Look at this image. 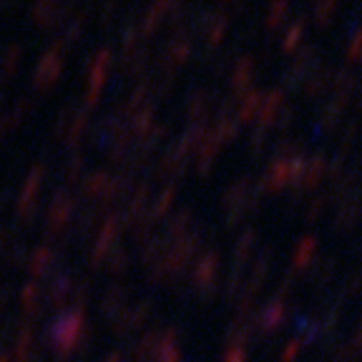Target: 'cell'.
<instances>
[{
    "label": "cell",
    "mask_w": 362,
    "mask_h": 362,
    "mask_svg": "<svg viewBox=\"0 0 362 362\" xmlns=\"http://www.w3.org/2000/svg\"><path fill=\"white\" fill-rule=\"evenodd\" d=\"M61 70H63V56H61V48H53V51H48L46 56H43V61L38 63V68H35L33 73V81L35 86H51L56 78L61 76Z\"/></svg>",
    "instance_id": "obj_1"
},
{
    "label": "cell",
    "mask_w": 362,
    "mask_h": 362,
    "mask_svg": "<svg viewBox=\"0 0 362 362\" xmlns=\"http://www.w3.org/2000/svg\"><path fill=\"white\" fill-rule=\"evenodd\" d=\"M108 61H111L108 51H104L101 56H96V58H94V70H91V86H88V94H86L88 104H96V99H99V91L104 88V81H106V68H108Z\"/></svg>",
    "instance_id": "obj_2"
},
{
    "label": "cell",
    "mask_w": 362,
    "mask_h": 362,
    "mask_svg": "<svg viewBox=\"0 0 362 362\" xmlns=\"http://www.w3.org/2000/svg\"><path fill=\"white\" fill-rule=\"evenodd\" d=\"M282 106H285V99H282L280 91H272V94H267L262 99V106H259V121L269 123L272 118L277 116V111H280Z\"/></svg>",
    "instance_id": "obj_3"
},
{
    "label": "cell",
    "mask_w": 362,
    "mask_h": 362,
    "mask_svg": "<svg viewBox=\"0 0 362 362\" xmlns=\"http://www.w3.org/2000/svg\"><path fill=\"white\" fill-rule=\"evenodd\" d=\"M251 76H254V61L251 58H244L239 65H237V70H234V88H246L251 81Z\"/></svg>",
    "instance_id": "obj_4"
},
{
    "label": "cell",
    "mask_w": 362,
    "mask_h": 362,
    "mask_svg": "<svg viewBox=\"0 0 362 362\" xmlns=\"http://www.w3.org/2000/svg\"><path fill=\"white\" fill-rule=\"evenodd\" d=\"M61 8L56 6V0H38L33 6V18L38 23H51V18L58 13Z\"/></svg>",
    "instance_id": "obj_5"
},
{
    "label": "cell",
    "mask_w": 362,
    "mask_h": 362,
    "mask_svg": "<svg viewBox=\"0 0 362 362\" xmlns=\"http://www.w3.org/2000/svg\"><path fill=\"white\" fill-rule=\"evenodd\" d=\"M189 53H192V43L184 41V38H176V41L169 43V51H166V56H169L171 63H184V61L189 58Z\"/></svg>",
    "instance_id": "obj_6"
},
{
    "label": "cell",
    "mask_w": 362,
    "mask_h": 362,
    "mask_svg": "<svg viewBox=\"0 0 362 362\" xmlns=\"http://www.w3.org/2000/svg\"><path fill=\"white\" fill-rule=\"evenodd\" d=\"M339 11V0H320L315 8V18L320 25H327L332 20V15Z\"/></svg>",
    "instance_id": "obj_7"
},
{
    "label": "cell",
    "mask_w": 362,
    "mask_h": 362,
    "mask_svg": "<svg viewBox=\"0 0 362 362\" xmlns=\"http://www.w3.org/2000/svg\"><path fill=\"white\" fill-rule=\"evenodd\" d=\"M304 28H307V23H304V18H297V20L292 23V28L287 30V35H285V46H282V48H285V51H292V48L299 43V38L304 35Z\"/></svg>",
    "instance_id": "obj_8"
},
{
    "label": "cell",
    "mask_w": 362,
    "mask_h": 362,
    "mask_svg": "<svg viewBox=\"0 0 362 362\" xmlns=\"http://www.w3.org/2000/svg\"><path fill=\"white\" fill-rule=\"evenodd\" d=\"M287 8H289V3H287V0H275V3L269 6V11H267V23L272 25V28L282 23V18L287 15Z\"/></svg>",
    "instance_id": "obj_9"
},
{
    "label": "cell",
    "mask_w": 362,
    "mask_h": 362,
    "mask_svg": "<svg viewBox=\"0 0 362 362\" xmlns=\"http://www.w3.org/2000/svg\"><path fill=\"white\" fill-rule=\"evenodd\" d=\"M262 99H264L262 94H249V96H246V99H244V106L239 108V116H242V118H249L251 113H254V111L259 108V106H262Z\"/></svg>",
    "instance_id": "obj_10"
},
{
    "label": "cell",
    "mask_w": 362,
    "mask_h": 362,
    "mask_svg": "<svg viewBox=\"0 0 362 362\" xmlns=\"http://www.w3.org/2000/svg\"><path fill=\"white\" fill-rule=\"evenodd\" d=\"M327 78H330L327 73H322V76H315V78H312V83L307 86V96H310V99H312V96H320L322 91L327 88Z\"/></svg>",
    "instance_id": "obj_11"
},
{
    "label": "cell",
    "mask_w": 362,
    "mask_h": 362,
    "mask_svg": "<svg viewBox=\"0 0 362 362\" xmlns=\"http://www.w3.org/2000/svg\"><path fill=\"white\" fill-rule=\"evenodd\" d=\"M347 58L350 61H362V30L355 35L350 41V46H347Z\"/></svg>",
    "instance_id": "obj_12"
},
{
    "label": "cell",
    "mask_w": 362,
    "mask_h": 362,
    "mask_svg": "<svg viewBox=\"0 0 362 362\" xmlns=\"http://www.w3.org/2000/svg\"><path fill=\"white\" fill-rule=\"evenodd\" d=\"M227 3H232V0H227Z\"/></svg>",
    "instance_id": "obj_13"
}]
</instances>
